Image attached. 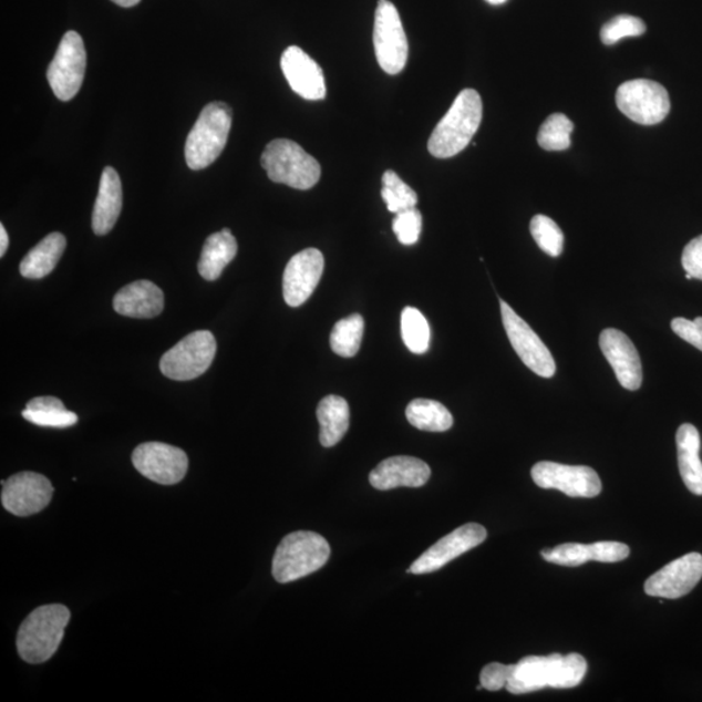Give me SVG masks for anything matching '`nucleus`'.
I'll return each instance as SVG.
<instances>
[{
    "mask_svg": "<svg viewBox=\"0 0 702 702\" xmlns=\"http://www.w3.org/2000/svg\"><path fill=\"white\" fill-rule=\"evenodd\" d=\"M483 118V102L474 89L462 91L450 111L436 125L429 141V152L438 159L465 151L479 130Z\"/></svg>",
    "mask_w": 702,
    "mask_h": 702,
    "instance_id": "1",
    "label": "nucleus"
},
{
    "mask_svg": "<svg viewBox=\"0 0 702 702\" xmlns=\"http://www.w3.org/2000/svg\"><path fill=\"white\" fill-rule=\"evenodd\" d=\"M71 611L61 603L44 605L20 626L17 646L22 660L39 664L54 655L64 638Z\"/></svg>",
    "mask_w": 702,
    "mask_h": 702,
    "instance_id": "2",
    "label": "nucleus"
},
{
    "mask_svg": "<svg viewBox=\"0 0 702 702\" xmlns=\"http://www.w3.org/2000/svg\"><path fill=\"white\" fill-rule=\"evenodd\" d=\"M234 112L224 102H213L202 110L185 144L188 167L199 171L211 166L227 145Z\"/></svg>",
    "mask_w": 702,
    "mask_h": 702,
    "instance_id": "3",
    "label": "nucleus"
},
{
    "mask_svg": "<svg viewBox=\"0 0 702 702\" xmlns=\"http://www.w3.org/2000/svg\"><path fill=\"white\" fill-rule=\"evenodd\" d=\"M330 557L331 547L323 536L311 531L289 534L275 551L273 578L281 585L302 579L321 569Z\"/></svg>",
    "mask_w": 702,
    "mask_h": 702,
    "instance_id": "4",
    "label": "nucleus"
},
{
    "mask_svg": "<svg viewBox=\"0 0 702 702\" xmlns=\"http://www.w3.org/2000/svg\"><path fill=\"white\" fill-rule=\"evenodd\" d=\"M261 167L270 180L298 190H309L320 180L319 162L295 141L273 140L261 154Z\"/></svg>",
    "mask_w": 702,
    "mask_h": 702,
    "instance_id": "5",
    "label": "nucleus"
},
{
    "mask_svg": "<svg viewBox=\"0 0 702 702\" xmlns=\"http://www.w3.org/2000/svg\"><path fill=\"white\" fill-rule=\"evenodd\" d=\"M216 355V340L210 331L186 335L161 360V371L176 382H189L210 369Z\"/></svg>",
    "mask_w": 702,
    "mask_h": 702,
    "instance_id": "6",
    "label": "nucleus"
},
{
    "mask_svg": "<svg viewBox=\"0 0 702 702\" xmlns=\"http://www.w3.org/2000/svg\"><path fill=\"white\" fill-rule=\"evenodd\" d=\"M373 47L378 63L390 74H399L405 69L409 58V42L400 13L390 0H379L373 25Z\"/></svg>",
    "mask_w": 702,
    "mask_h": 702,
    "instance_id": "7",
    "label": "nucleus"
},
{
    "mask_svg": "<svg viewBox=\"0 0 702 702\" xmlns=\"http://www.w3.org/2000/svg\"><path fill=\"white\" fill-rule=\"evenodd\" d=\"M616 101L622 114L641 125L660 124L671 107L667 89L659 82L642 79L619 86Z\"/></svg>",
    "mask_w": 702,
    "mask_h": 702,
    "instance_id": "8",
    "label": "nucleus"
},
{
    "mask_svg": "<svg viewBox=\"0 0 702 702\" xmlns=\"http://www.w3.org/2000/svg\"><path fill=\"white\" fill-rule=\"evenodd\" d=\"M86 71V50L78 32H66L49 65L48 80L58 100L69 102L80 92Z\"/></svg>",
    "mask_w": 702,
    "mask_h": 702,
    "instance_id": "9",
    "label": "nucleus"
},
{
    "mask_svg": "<svg viewBox=\"0 0 702 702\" xmlns=\"http://www.w3.org/2000/svg\"><path fill=\"white\" fill-rule=\"evenodd\" d=\"M499 304H502V317L507 338H509L512 347L522 362L536 375L547 379L555 376L556 362L547 345L533 328L510 308L509 303L502 301Z\"/></svg>",
    "mask_w": 702,
    "mask_h": 702,
    "instance_id": "10",
    "label": "nucleus"
},
{
    "mask_svg": "<svg viewBox=\"0 0 702 702\" xmlns=\"http://www.w3.org/2000/svg\"><path fill=\"white\" fill-rule=\"evenodd\" d=\"M531 475L537 487L561 491L569 497L592 498L602 491L599 474L588 466H567L544 461L536 463Z\"/></svg>",
    "mask_w": 702,
    "mask_h": 702,
    "instance_id": "11",
    "label": "nucleus"
},
{
    "mask_svg": "<svg viewBox=\"0 0 702 702\" xmlns=\"http://www.w3.org/2000/svg\"><path fill=\"white\" fill-rule=\"evenodd\" d=\"M132 462L137 472L162 485L180 483L188 473V455L180 447L145 443L134 450Z\"/></svg>",
    "mask_w": 702,
    "mask_h": 702,
    "instance_id": "12",
    "label": "nucleus"
},
{
    "mask_svg": "<svg viewBox=\"0 0 702 702\" xmlns=\"http://www.w3.org/2000/svg\"><path fill=\"white\" fill-rule=\"evenodd\" d=\"M54 487L47 476L20 473L7 479L2 489L4 509L18 517H31L51 503Z\"/></svg>",
    "mask_w": 702,
    "mask_h": 702,
    "instance_id": "13",
    "label": "nucleus"
},
{
    "mask_svg": "<svg viewBox=\"0 0 702 702\" xmlns=\"http://www.w3.org/2000/svg\"><path fill=\"white\" fill-rule=\"evenodd\" d=\"M487 529L477 523H468L438 540L416 559L407 572L416 575L435 572L453 559L465 555L487 539Z\"/></svg>",
    "mask_w": 702,
    "mask_h": 702,
    "instance_id": "14",
    "label": "nucleus"
},
{
    "mask_svg": "<svg viewBox=\"0 0 702 702\" xmlns=\"http://www.w3.org/2000/svg\"><path fill=\"white\" fill-rule=\"evenodd\" d=\"M702 578V556L690 553L662 567L646 581L648 596L677 600L689 595Z\"/></svg>",
    "mask_w": 702,
    "mask_h": 702,
    "instance_id": "15",
    "label": "nucleus"
},
{
    "mask_svg": "<svg viewBox=\"0 0 702 702\" xmlns=\"http://www.w3.org/2000/svg\"><path fill=\"white\" fill-rule=\"evenodd\" d=\"M324 271V257L318 249H306L289 260L283 271V300L290 308H300L309 300Z\"/></svg>",
    "mask_w": 702,
    "mask_h": 702,
    "instance_id": "16",
    "label": "nucleus"
},
{
    "mask_svg": "<svg viewBox=\"0 0 702 702\" xmlns=\"http://www.w3.org/2000/svg\"><path fill=\"white\" fill-rule=\"evenodd\" d=\"M600 348L619 384L626 390L638 391L642 383L641 360L629 335L615 328H607L600 334Z\"/></svg>",
    "mask_w": 702,
    "mask_h": 702,
    "instance_id": "17",
    "label": "nucleus"
},
{
    "mask_svg": "<svg viewBox=\"0 0 702 702\" xmlns=\"http://www.w3.org/2000/svg\"><path fill=\"white\" fill-rule=\"evenodd\" d=\"M280 64L291 91L308 101L326 99L324 73L301 48L290 47L283 51Z\"/></svg>",
    "mask_w": 702,
    "mask_h": 702,
    "instance_id": "18",
    "label": "nucleus"
},
{
    "mask_svg": "<svg viewBox=\"0 0 702 702\" xmlns=\"http://www.w3.org/2000/svg\"><path fill=\"white\" fill-rule=\"evenodd\" d=\"M431 468L420 458L398 455L379 463L370 474V483L379 491L399 487L420 488L429 482Z\"/></svg>",
    "mask_w": 702,
    "mask_h": 702,
    "instance_id": "19",
    "label": "nucleus"
},
{
    "mask_svg": "<svg viewBox=\"0 0 702 702\" xmlns=\"http://www.w3.org/2000/svg\"><path fill=\"white\" fill-rule=\"evenodd\" d=\"M114 309L123 317L152 319L163 311L164 295L152 281H134L118 290L114 298Z\"/></svg>",
    "mask_w": 702,
    "mask_h": 702,
    "instance_id": "20",
    "label": "nucleus"
},
{
    "mask_svg": "<svg viewBox=\"0 0 702 702\" xmlns=\"http://www.w3.org/2000/svg\"><path fill=\"white\" fill-rule=\"evenodd\" d=\"M123 208V188L121 176L115 168L106 167L102 172L99 197H96L92 227L96 236L110 234L121 216Z\"/></svg>",
    "mask_w": 702,
    "mask_h": 702,
    "instance_id": "21",
    "label": "nucleus"
},
{
    "mask_svg": "<svg viewBox=\"0 0 702 702\" xmlns=\"http://www.w3.org/2000/svg\"><path fill=\"white\" fill-rule=\"evenodd\" d=\"M555 678V661L551 654L528 655L513 664L506 690L513 694H523L548 689Z\"/></svg>",
    "mask_w": 702,
    "mask_h": 702,
    "instance_id": "22",
    "label": "nucleus"
},
{
    "mask_svg": "<svg viewBox=\"0 0 702 702\" xmlns=\"http://www.w3.org/2000/svg\"><path fill=\"white\" fill-rule=\"evenodd\" d=\"M678 465L685 487L693 495L702 496V462L700 460V433L690 423L682 424L677 432Z\"/></svg>",
    "mask_w": 702,
    "mask_h": 702,
    "instance_id": "23",
    "label": "nucleus"
},
{
    "mask_svg": "<svg viewBox=\"0 0 702 702\" xmlns=\"http://www.w3.org/2000/svg\"><path fill=\"white\" fill-rule=\"evenodd\" d=\"M237 241L230 229L224 228L207 238L202 249L198 271L207 281L218 280L231 260L237 256Z\"/></svg>",
    "mask_w": 702,
    "mask_h": 702,
    "instance_id": "24",
    "label": "nucleus"
},
{
    "mask_svg": "<svg viewBox=\"0 0 702 702\" xmlns=\"http://www.w3.org/2000/svg\"><path fill=\"white\" fill-rule=\"evenodd\" d=\"M66 248V240L62 234L54 231L43 238L40 244L27 254L20 264L22 278L40 280L47 278L61 260Z\"/></svg>",
    "mask_w": 702,
    "mask_h": 702,
    "instance_id": "25",
    "label": "nucleus"
},
{
    "mask_svg": "<svg viewBox=\"0 0 702 702\" xmlns=\"http://www.w3.org/2000/svg\"><path fill=\"white\" fill-rule=\"evenodd\" d=\"M317 416L320 424V443L324 447L339 444L350 425V409L340 395H327L318 405Z\"/></svg>",
    "mask_w": 702,
    "mask_h": 702,
    "instance_id": "26",
    "label": "nucleus"
},
{
    "mask_svg": "<svg viewBox=\"0 0 702 702\" xmlns=\"http://www.w3.org/2000/svg\"><path fill=\"white\" fill-rule=\"evenodd\" d=\"M22 416L39 427L69 429L79 422V416L66 410L56 398H37L28 402Z\"/></svg>",
    "mask_w": 702,
    "mask_h": 702,
    "instance_id": "27",
    "label": "nucleus"
},
{
    "mask_svg": "<svg viewBox=\"0 0 702 702\" xmlns=\"http://www.w3.org/2000/svg\"><path fill=\"white\" fill-rule=\"evenodd\" d=\"M406 417L413 427L427 432H445L452 429L454 422L443 403L423 399L409 403Z\"/></svg>",
    "mask_w": 702,
    "mask_h": 702,
    "instance_id": "28",
    "label": "nucleus"
},
{
    "mask_svg": "<svg viewBox=\"0 0 702 702\" xmlns=\"http://www.w3.org/2000/svg\"><path fill=\"white\" fill-rule=\"evenodd\" d=\"M364 331V320L360 313L341 319L333 327L331 348L343 358L354 357L360 351Z\"/></svg>",
    "mask_w": 702,
    "mask_h": 702,
    "instance_id": "29",
    "label": "nucleus"
},
{
    "mask_svg": "<svg viewBox=\"0 0 702 702\" xmlns=\"http://www.w3.org/2000/svg\"><path fill=\"white\" fill-rule=\"evenodd\" d=\"M401 334L406 348L414 354H424L430 348L431 330L427 319L415 308L401 313Z\"/></svg>",
    "mask_w": 702,
    "mask_h": 702,
    "instance_id": "30",
    "label": "nucleus"
},
{
    "mask_svg": "<svg viewBox=\"0 0 702 702\" xmlns=\"http://www.w3.org/2000/svg\"><path fill=\"white\" fill-rule=\"evenodd\" d=\"M574 124L564 114L551 115L541 125L537 142L548 152H564L571 146Z\"/></svg>",
    "mask_w": 702,
    "mask_h": 702,
    "instance_id": "31",
    "label": "nucleus"
},
{
    "mask_svg": "<svg viewBox=\"0 0 702 702\" xmlns=\"http://www.w3.org/2000/svg\"><path fill=\"white\" fill-rule=\"evenodd\" d=\"M555 661V678H553L551 689H574L579 685L587 672V661L578 653L562 655L553 653Z\"/></svg>",
    "mask_w": 702,
    "mask_h": 702,
    "instance_id": "32",
    "label": "nucleus"
},
{
    "mask_svg": "<svg viewBox=\"0 0 702 702\" xmlns=\"http://www.w3.org/2000/svg\"><path fill=\"white\" fill-rule=\"evenodd\" d=\"M382 197L393 214L406 211L417 204L416 193L394 171H386L383 176Z\"/></svg>",
    "mask_w": 702,
    "mask_h": 702,
    "instance_id": "33",
    "label": "nucleus"
},
{
    "mask_svg": "<svg viewBox=\"0 0 702 702\" xmlns=\"http://www.w3.org/2000/svg\"><path fill=\"white\" fill-rule=\"evenodd\" d=\"M531 234L537 246L550 257H559L564 251V231L555 220L545 215H536L531 220Z\"/></svg>",
    "mask_w": 702,
    "mask_h": 702,
    "instance_id": "34",
    "label": "nucleus"
},
{
    "mask_svg": "<svg viewBox=\"0 0 702 702\" xmlns=\"http://www.w3.org/2000/svg\"><path fill=\"white\" fill-rule=\"evenodd\" d=\"M647 32L644 21L639 18L630 17V14H619L611 19L601 29V41L607 47L616 44L618 41L627 39V37H639Z\"/></svg>",
    "mask_w": 702,
    "mask_h": 702,
    "instance_id": "35",
    "label": "nucleus"
},
{
    "mask_svg": "<svg viewBox=\"0 0 702 702\" xmlns=\"http://www.w3.org/2000/svg\"><path fill=\"white\" fill-rule=\"evenodd\" d=\"M541 556L545 561L567 567H577L592 561L589 545L579 543H567L553 549H545Z\"/></svg>",
    "mask_w": 702,
    "mask_h": 702,
    "instance_id": "36",
    "label": "nucleus"
},
{
    "mask_svg": "<svg viewBox=\"0 0 702 702\" xmlns=\"http://www.w3.org/2000/svg\"><path fill=\"white\" fill-rule=\"evenodd\" d=\"M423 227V218L420 210L409 208L406 211L395 214L393 231L402 245L412 246L420 240Z\"/></svg>",
    "mask_w": 702,
    "mask_h": 702,
    "instance_id": "37",
    "label": "nucleus"
},
{
    "mask_svg": "<svg viewBox=\"0 0 702 702\" xmlns=\"http://www.w3.org/2000/svg\"><path fill=\"white\" fill-rule=\"evenodd\" d=\"M592 561L612 564L621 562L630 556V548L617 541H599L589 545Z\"/></svg>",
    "mask_w": 702,
    "mask_h": 702,
    "instance_id": "38",
    "label": "nucleus"
},
{
    "mask_svg": "<svg viewBox=\"0 0 702 702\" xmlns=\"http://www.w3.org/2000/svg\"><path fill=\"white\" fill-rule=\"evenodd\" d=\"M513 664L493 662L482 670L481 684L488 691H499L505 689L512 674Z\"/></svg>",
    "mask_w": 702,
    "mask_h": 702,
    "instance_id": "39",
    "label": "nucleus"
},
{
    "mask_svg": "<svg viewBox=\"0 0 702 702\" xmlns=\"http://www.w3.org/2000/svg\"><path fill=\"white\" fill-rule=\"evenodd\" d=\"M671 330L674 331L679 338L702 351V318L694 320L685 318L672 319Z\"/></svg>",
    "mask_w": 702,
    "mask_h": 702,
    "instance_id": "40",
    "label": "nucleus"
},
{
    "mask_svg": "<svg viewBox=\"0 0 702 702\" xmlns=\"http://www.w3.org/2000/svg\"><path fill=\"white\" fill-rule=\"evenodd\" d=\"M682 265L686 273H690L693 279L702 281V235L693 238V240L685 246Z\"/></svg>",
    "mask_w": 702,
    "mask_h": 702,
    "instance_id": "41",
    "label": "nucleus"
},
{
    "mask_svg": "<svg viewBox=\"0 0 702 702\" xmlns=\"http://www.w3.org/2000/svg\"><path fill=\"white\" fill-rule=\"evenodd\" d=\"M9 245H10L9 234H7V230L3 224H0V257H4L7 249H9Z\"/></svg>",
    "mask_w": 702,
    "mask_h": 702,
    "instance_id": "42",
    "label": "nucleus"
},
{
    "mask_svg": "<svg viewBox=\"0 0 702 702\" xmlns=\"http://www.w3.org/2000/svg\"><path fill=\"white\" fill-rule=\"evenodd\" d=\"M117 6L124 7V9H131V7L137 6L141 0H112Z\"/></svg>",
    "mask_w": 702,
    "mask_h": 702,
    "instance_id": "43",
    "label": "nucleus"
},
{
    "mask_svg": "<svg viewBox=\"0 0 702 702\" xmlns=\"http://www.w3.org/2000/svg\"><path fill=\"white\" fill-rule=\"evenodd\" d=\"M485 2H488L489 4H493V6H499V4L506 3L507 0H485Z\"/></svg>",
    "mask_w": 702,
    "mask_h": 702,
    "instance_id": "44",
    "label": "nucleus"
}]
</instances>
